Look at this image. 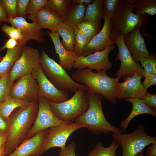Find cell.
Returning a JSON list of instances; mask_svg holds the SVG:
<instances>
[{
	"label": "cell",
	"instance_id": "obj_1",
	"mask_svg": "<svg viewBox=\"0 0 156 156\" xmlns=\"http://www.w3.org/2000/svg\"><path fill=\"white\" fill-rule=\"evenodd\" d=\"M38 110V101H34L10 115L8 139L5 146L6 156L12 153L25 139L34 122Z\"/></svg>",
	"mask_w": 156,
	"mask_h": 156
},
{
	"label": "cell",
	"instance_id": "obj_2",
	"mask_svg": "<svg viewBox=\"0 0 156 156\" xmlns=\"http://www.w3.org/2000/svg\"><path fill=\"white\" fill-rule=\"evenodd\" d=\"M87 92L88 99V109L75 122L82 124L89 131L97 135L107 134L110 132L113 134L122 133L121 129L111 125L105 117L102 106L103 96L89 89Z\"/></svg>",
	"mask_w": 156,
	"mask_h": 156
},
{
	"label": "cell",
	"instance_id": "obj_3",
	"mask_svg": "<svg viewBox=\"0 0 156 156\" xmlns=\"http://www.w3.org/2000/svg\"><path fill=\"white\" fill-rule=\"evenodd\" d=\"M92 70L89 68L77 70L71 77L75 81L86 85L91 91L102 95L111 104H116L117 85L122 77L112 78L106 71L95 73Z\"/></svg>",
	"mask_w": 156,
	"mask_h": 156
},
{
	"label": "cell",
	"instance_id": "obj_4",
	"mask_svg": "<svg viewBox=\"0 0 156 156\" xmlns=\"http://www.w3.org/2000/svg\"><path fill=\"white\" fill-rule=\"evenodd\" d=\"M131 0H120L115 13L110 20L112 33L123 36L132 32L138 25L144 28L149 21L148 16L140 15L132 11Z\"/></svg>",
	"mask_w": 156,
	"mask_h": 156
},
{
	"label": "cell",
	"instance_id": "obj_5",
	"mask_svg": "<svg viewBox=\"0 0 156 156\" xmlns=\"http://www.w3.org/2000/svg\"><path fill=\"white\" fill-rule=\"evenodd\" d=\"M39 64L46 76L58 89L74 92L80 89H88L86 85L73 80L66 70L44 51L40 53Z\"/></svg>",
	"mask_w": 156,
	"mask_h": 156
},
{
	"label": "cell",
	"instance_id": "obj_6",
	"mask_svg": "<svg viewBox=\"0 0 156 156\" xmlns=\"http://www.w3.org/2000/svg\"><path fill=\"white\" fill-rule=\"evenodd\" d=\"M52 110L60 120L73 122L84 113L89 107L87 91L80 89L75 92L70 99L60 103L49 100Z\"/></svg>",
	"mask_w": 156,
	"mask_h": 156
},
{
	"label": "cell",
	"instance_id": "obj_7",
	"mask_svg": "<svg viewBox=\"0 0 156 156\" xmlns=\"http://www.w3.org/2000/svg\"><path fill=\"white\" fill-rule=\"evenodd\" d=\"M112 137L122 147V156H135L146 146L156 141V137L148 135L142 124L138 125L131 133L113 134Z\"/></svg>",
	"mask_w": 156,
	"mask_h": 156
},
{
	"label": "cell",
	"instance_id": "obj_8",
	"mask_svg": "<svg viewBox=\"0 0 156 156\" xmlns=\"http://www.w3.org/2000/svg\"><path fill=\"white\" fill-rule=\"evenodd\" d=\"M85 127L82 124L75 122L63 123L50 128L40 147L39 154L54 147L64 148L69 136L75 131Z\"/></svg>",
	"mask_w": 156,
	"mask_h": 156
},
{
	"label": "cell",
	"instance_id": "obj_9",
	"mask_svg": "<svg viewBox=\"0 0 156 156\" xmlns=\"http://www.w3.org/2000/svg\"><path fill=\"white\" fill-rule=\"evenodd\" d=\"M38 102V110L37 116L25 139H29L43 130L69 122L62 121L55 115L51 109L48 99L40 96Z\"/></svg>",
	"mask_w": 156,
	"mask_h": 156
},
{
	"label": "cell",
	"instance_id": "obj_10",
	"mask_svg": "<svg viewBox=\"0 0 156 156\" xmlns=\"http://www.w3.org/2000/svg\"><path fill=\"white\" fill-rule=\"evenodd\" d=\"M40 55L37 49L24 45L20 56L9 72L11 80L14 82L23 75L31 74L39 64Z\"/></svg>",
	"mask_w": 156,
	"mask_h": 156
},
{
	"label": "cell",
	"instance_id": "obj_11",
	"mask_svg": "<svg viewBox=\"0 0 156 156\" xmlns=\"http://www.w3.org/2000/svg\"><path fill=\"white\" fill-rule=\"evenodd\" d=\"M114 44L108 46L104 50L96 52L87 56H77L73 68L77 70L86 67L96 72L108 71L112 67V63L108 58L110 52L114 48Z\"/></svg>",
	"mask_w": 156,
	"mask_h": 156
},
{
	"label": "cell",
	"instance_id": "obj_12",
	"mask_svg": "<svg viewBox=\"0 0 156 156\" xmlns=\"http://www.w3.org/2000/svg\"><path fill=\"white\" fill-rule=\"evenodd\" d=\"M13 83L10 96L30 102L38 101L39 97L38 83L31 74L23 75Z\"/></svg>",
	"mask_w": 156,
	"mask_h": 156
},
{
	"label": "cell",
	"instance_id": "obj_13",
	"mask_svg": "<svg viewBox=\"0 0 156 156\" xmlns=\"http://www.w3.org/2000/svg\"><path fill=\"white\" fill-rule=\"evenodd\" d=\"M111 37L114 44L117 46L118 52L116 60H119L121 64L119 70L115 73L116 76L131 77L137 73L138 63H136L126 46L124 41L123 36L112 33Z\"/></svg>",
	"mask_w": 156,
	"mask_h": 156
},
{
	"label": "cell",
	"instance_id": "obj_14",
	"mask_svg": "<svg viewBox=\"0 0 156 156\" xmlns=\"http://www.w3.org/2000/svg\"><path fill=\"white\" fill-rule=\"evenodd\" d=\"M31 74L38 83L39 97H43L56 103H61L68 99V92L56 88L46 76L40 64L34 70Z\"/></svg>",
	"mask_w": 156,
	"mask_h": 156
},
{
	"label": "cell",
	"instance_id": "obj_15",
	"mask_svg": "<svg viewBox=\"0 0 156 156\" xmlns=\"http://www.w3.org/2000/svg\"><path fill=\"white\" fill-rule=\"evenodd\" d=\"M142 77L140 74L136 73L132 76L125 77L124 81L118 82L116 90L117 99L129 98L141 99L147 92L141 82Z\"/></svg>",
	"mask_w": 156,
	"mask_h": 156
},
{
	"label": "cell",
	"instance_id": "obj_16",
	"mask_svg": "<svg viewBox=\"0 0 156 156\" xmlns=\"http://www.w3.org/2000/svg\"><path fill=\"white\" fill-rule=\"evenodd\" d=\"M8 22L12 27L21 31L23 36L22 42L27 44L28 41L33 40L41 44L44 42L46 34L40 28L37 21L29 23L24 18L17 17L8 18Z\"/></svg>",
	"mask_w": 156,
	"mask_h": 156
},
{
	"label": "cell",
	"instance_id": "obj_17",
	"mask_svg": "<svg viewBox=\"0 0 156 156\" xmlns=\"http://www.w3.org/2000/svg\"><path fill=\"white\" fill-rule=\"evenodd\" d=\"M104 24L101 30L89 42L84 49L82 55L87 56L94 53L104 50L114 44L111 37L112 33L110 18L104 15Z\"/></svg>",
	"mask_w": 156,
	"mask_h": 156
},
{
	"label": "cell",
	"instance_id": "obj_18",
	"mask_svg": "<svg viewBox=\"0 0 156 156\" xmlns=\"http://www.w3.org/2000/svg\"><path fill=\"white\" fill-rule=\"evenodd\" d=\"M138 25L131 32L123 36L124 43L135 62L138 63L142 58L149 56L144 39Z\"/></svg>",
	"mask_w": 156,
	"mask_h": 156
},
{
	"label": "cell",
	"instance_id": "obj_19",
	"mask_svg": "<svg viewBox=\"0 0 156 156\" xmlns=\"http://www.w3.org/2000/svg\"><path fill=\"white\" fill-rule=\"evenodd\" d=\"M48 130V129L40 131L31 137L25 139L12 153L6 156H29L39 154Z\"/></svg>",
	"mask_w": 156,
	"mask_h": 156
},
{
	"label": "cell",
	"instance_id": "obj_20",
	"mask_svg": "<svg viewBox=\"0 0 156 156\" xmlns=\"http://www.w3.org/2000/svg\"><path fill=\"white\" fill-rule=\"evenodd\" d=\"M53 44L55 52L58 55L59 64L65 70L70 71L73 68L75 59L77 56L75 51L67 50L62 44L60 36L57 32L52 33L46 30Z\"/></svg>",
	"mask_w": 156,
	"mask_h": 156
},
{
	"label": "cell",
	"instance_id": "obj_21",
	"mask_svg": "<svg viewBox=\"0 0 156 156\" xmlns=\"http://www.w3.org/2000/svg\"><path fill=\"white\" fill-rule=\"evenodd\" d=\"M124 100L130 102L132 105V110L129 116L122 120L120 124V127L122 132H125L132 119L135 116L141 114H147L156 117V109L146 105L139 98H127Z\"/></svg>",
	"mask_w": 156,
	"mask_h": 156
},
{
	"label": "cell",
	"instance_id": "obj_22",
	"mask_svg": "<svg viewBox=\"0 0 156 156\" xmlns=\"http://www.w3.org/2000/svg\"><path fill=\"white\" fill-rule=\"evenodd\" d=\"M36 20L41 29H47L55 33L63 19L45 5L38 13Z\"/></svg>",
	"mask_w": 156,
	"mask_h": 156
},
{
	"label": "cell",
	"instance_id": "obj_23",
	"mask_svg": "<svg viewBox=\"0 0 156 156\" xmlns=\"http://www.w3.org/2000/svg\"><path fill=\"white\" fill-rule=\"evenodd\" d=\"M26 44L21 41L14 48L7 49L5 56L0 62V77L8 73L20 56L23 47Z\"/></svg>",
	"mask_w": 156,
	"mask_h": 156
},
{
	"label": "cell",
	"instance_id": "obj_24",
	"mask_svg": "<svg viewBox=\"0 0 156 156\" xmlns=\"http://www.w3.org/2000/svg\"><path fill=\"white\" fill-rule=\"evenodd\" d=\"M86 5L83 4L72 2L62 22L75 30L77 25L84 21Z\"/></svg>",
	"mask_w": 156,
	"mask_h": 156
},
{
	"label": "cell",
	"instance_id": "obj_25",
	"mask_svg": "<svg viewBox=\"0 0 156 156\" xmlns=\"http://www.w3.org/2000/svg\"><path fill=\"white\" fill-rule=\"evenodd\" d=\"M104 16L103 0H94L86 7L83 21L93 23L100 27Z\"/></svg>",
	"mask_w": 156,
	"mask_h": 156
},
{
	"label": "cell",
	"instance_id": "obj_26",
	"mask_svg": "<svg viewBox=\"0 0 156 156\" xmlns=\"http://www.w3.org/2000/svg\"><path fill=\"white\" fill-rule=\"evenodd\" d=\"M30 103L9 96L4 102L0 104V116L4 119L9 121L10 115L15 109L25 107Z\"/></svg>",
	"mask_w": 156,
	"mask_h": 156
},
{
	"label": "cell",
	"instance_id": "obj_27",
	"mask_svg": "<svg viewBox=\"0 0 156 156\" xmlns=\"http://www.w3.org/2000/svg\"><path fill=\"white\" fill-rule=\"evenodd\" d=\"M57 32L62 38L61 43L64 47L68 51H74L75 30L69 25L62 22L57 26Z\"/></svg>",
	"mask_w": 156,
	"mask_h": 156
},
{
	"label": "cell",
	"instance_id": "obj_28",
	"mask_svg": "<svg viewBox=\"0 0 156 156\" xmlns=\"http://www.w3.org/2000/svg\"><path fill=\"white\" fill-rule=\"evenodd\" d=\"M133 4L132 12L135 14L143 15L147 13L151 15L156 14V0H131Z\"/></svg>",
	"mask_w": 156,
	"mask_h": 156
},
{
	"label": "cell",
	"instance_id": "obj_29",
	"mask_svg": "<svg viewBox=\"0 0 156 156\" xmlns=\"http://www.w3.org/2000/svg\"><path fill=\"white\" fill-rule=\"evenodd\" d=\"M119 146L113 140L108 147L104 146L102 143L99 142L89 153L87 156H118L116 151Z\"/></svg>",
	"mask_w": 156,
	"mask_h": 156
},
{
	"label": "cell",
	"instance_id": "obj_30",
	"mask_svg": "<svg viewBox=\"0 0 156 156\" xmlns=\"http://www.w3.org/2000/svg\"><path fill=\"white\" fill-rule=\"evenodd\" d=\"M72 2L70 0H48L46 6L63 19Z\"/></svg>",
	"mask_w": 156,
	"mask_h": 156
},
{
	"label": "cell",
	"instance_id": "obj_31",
	"mask_svg": "<svg viewBox=\"0 0 156 156\" xmlns=\"http://www.w3.org/2000/svg\"><path fill=\"white\" fill-rule=\"evenodd\" d=\"M48 0H30L27 9V17L34 22L36 20L37 14L46 5Z\"/></svg>",
	"mask_w": 156,
	"mask_h": 156
},
{
	"label": "cell",
	"instance_id": "obj_32",
	"mask_svg": "<svg viewBox=\"0 0 156 156\" xmlns=\"http://www.w3.org/2000/svg\"><path fill=\"white\" fill-rule=\"evenodd\" d=\"M100 27L93 23L83 21L77 25V28L86 36L89 42L100 31Z\"/></svg>",
	"mask_w": 156,
	"mask_h": 156
},
{
	"label": "cell",
	"instance_id": "obj_33",
	"mask_svg": "<svg viewBox=\"0 0 156 156\" xmlns=\"http://www.w3.org/2000/svg\"><path fill=\"white\" fill-rule=\"evenodd\" d=\"M13 83L9 73L0 77V104L10 96V90Z\"/></svg>",
	"mask_w": 156,
	"mask_h": 156
},
{
	"label": "cell",
	"instance_id": "obj_34",
	"mask_svg": "<svg viewBox=\"0 0 156 156\" xmlns=\"http://www.w3.org/2000/svg\"><path fill=\"white\" fill-rule=\"evenodd\" d=\"M75 30L74 51L77 57L82 55L83 51L89 41L86 36L77 28Z\"/></svg>",
	"mask_w": 156,
	"mask_h": 156
},
{
	"label": "cell",
	"instance_id": "obj_35",
	"mask_svg": "<svg viewBox=\"0 0 156 156\" xmlns=\"http://www.w3.org/2000/svg\"><path fill=\"white\" fill-rule=\"evenodd\" d=\"M140 62L146 73L151 75H156V58L155 55L150 54L148 56L141 59Z\"/></svg>",
	"mask_w": 156,
	"mask_h": 156
},
{
	"label": "cell",
	"instance_id": "obj_36",
	"mask_svg": "<svg viewBox=\"0 0 156 156\" xmlns=\"http://www.w3.org/2000/svg\"><path fill=\"white\" fill-rule=\"evenodd\" d=\"M119 0H103L104 15L111 19L114 15L118 8Z\"/></svg>",
	"mask_w": 156,
	"mask_h": 156
},
{
	"label": "cell",
	"instance_id": "obj_37",
	"mask_svg": "<svg viewBox=\"0 0 156 156\" xmlns=\"http://www.w3.org/2000/svg\"><path fill=\"white\" fill-rule=\"evenodd\" d=\"M137 73L140 74L142 77H145V79L142 83L146 90L151 86L156 85V75H152L147 73L144 69L141 68L139 63Z\"/></svg>",
	"mask_w": 156,
	"mask_h": 156
},
{
	"label": "cell",
	"instance_id": "obj_38",
	"mask_svg": "<svg viewBox=\"0 0 156 156\" xmlns=\"http://www.w3.org/2000/svg\"><path fill=\"white\" fill-rule=\"evenodd\" d=\"M2 1L8 18H15L17 17V0Z\"/></svg>",
	"mask_w": 156,
	"mask_h": 156
},
{
	"label": "cell",
	"instance_id": "obj_39",
	"mask_svg": "<svg viewBox=\"0 0 156 156\" xmlns=\"http://www.w3.org/2000/svg\"><path fill=\"white\" fill-rule=\"evenodd\" d=\"M1 29L10 38L14 39L18 41H21L23 40V36L21 31L18 29L12 26L3 25L1 27Z\"/></svg>",
	"mask_w": 156,
	"mask_h": 156
},
{
	"label": "cell",
	"instance_id": "obj_40",
	"mask_svg": "<svg viewBox=\"0 0 156 156\" xmlns=\"http://www.w3.org/2000/svg\"><path fill=\"white\" fill-rule=\"evenodd\" d=\"M30 0H17V17L27 18L26 12Z\"/></svg>",
	"mask_w": 156,
	"mask_h": 156
},
{
	"label": "cell",
	"instance_id": "obj_41",
	"mask_svg": "<svg viewBox=\"0 0 156 156\" xmlns=\"http://www.w3.org/2000/svg\"><path fill=\"white\" fill-rule=\"evenodd\" d=\"M76 148L75 143L74 142H72L64 148L60 150L58 156H76Z\"/></svg>",
	"mask_w": 156,
	"mask_h": 156
},
{
	"label": "cell",
	"instance_id": "obj_42",
	"mask_svg": "<svg viewBox=\"0 0 156 156\" xmlns=\"http://www.w3.org/2000/svg\"><path fill=\"white\" fill-rule=\"evenodd\" d=\"M147 105L156 109V94L147 92L141 99Z\"/></svg>",
	"mask_w": 156,
	"mask_h": 156
},
{
	"label": "cell",
	"instance_id": "obj_43",
	"mask_svg": "<svg viewBox=\"0 0 156 156\" xmlns=\"http://www.w3.org/2000/svg\"><path fill=\"white\" fill-rule=\"evenodd\" d=\"M18 44V41L12 38L7 40L5 44L0 48V52H2L5 49H12L15 48Z\"/></svg>",
	"mask_w": 156,
	"mask_h": 156
},
{
	"label": "cell",
	"instance_id": "obj_44",
	"mask_svg": "<svg viewBox=\"0 0 156 156\" xmlns=\"http://www.w3.org/2000/svg\"><path fill=\"white\" fill-rule=\"evenodd\" d=\"M8 17L2 0H0V26L3 22H8Z\"/></svg>",
	"mask_w": 156,
	"mask_h": 156
},
{
	"label": "cell",
	"instance_id": "obj_45",
	"mask_svg": "<svg viewBox=\"0 0 156 156\" xmlns=\"http://www.w3.org/2000/svg\"><path fill=\"white\" fill-rule=\"evenodd\" d=\"M9 122L0 116V134L8 133L9 129Z\"/></svg>",
	"mask_w": 156,
	"mask_h": 156
},
{
	"label": "cell",
	"instance_id": "obj_46",
	"mask_svg": "<svg viewBox=\"0 0 156 156\" xmlns=\"http://www.w3.org/2000/svg\"><path fill=\"white\" fill-rule=\"evenodd\" d=\"M145 156H156V141L146 150Z\"/></svg>",
	"mask_w": 156,
	"mask_h": 156
},
{
	"label": "cell",
	"instance_id": "obj_47",
	"mask_svg": "<svg viewBox=\"0 0 156 156\" xmlns=\"http://www.w3.org/2000/svg\"><path fill=\"white\" fill-rule=\"evenodd\" d=\"M8 138V133L0 134V151L5 147Z\"/></svg>",
	"mask_w": 156,
	"mask_h": 156
},
{
	"label": "cell",
	"instance_id": "obj_48",
	"mask_svg": "<svg viewBox=\"0 0 156 156\" xmlns=\"http://www.w3.org/2000/svg\"><path fill=\"white\" fill-rule=\"evenodd\" d=\"M92 1V0H74L72 1V2L75 3L83 4L88 5Z\"/></svg>",
	"mask_w": 156,
	"mask_h": 156
},
{
	"label": "cell",
	"instance_id": "obj_49",
	"mask_svg": "<svg viewBox=\"0 0 156 156\" xmlns=\"http://www.w3.org/2000/svg\"><path fill=\"white\" fill-rule=\"evenodd\" d=\"M5 147H4L0 151V156H5Z\"/></svg>",
	"mask_w": 156,
	"mask_h": 156
},
{
	"label": "cell",
	"instance_id": "obj_50",
	"mask_svg": "<svg viewBox=\"0 0 156 156\" xmlns=\"http://www.w3.org/2000/svg\"><path fill=\"white\" fill-rule=\"evenodd\" d=\"M144 150H143L140 153H139L135 156H144Z\"/></svg>",
	"mask_w": 156,
	"mask_h": 156
},
{
	"label": "cell",
	"instance_id": "obj_51",
	"mask_svg": "<svg viewBox=\"0 0 156 156\" xmlns=\"http://www.w3.org/2000/svg\"><path fill=\"white\" fill-rule=\"evenodd\" d=\"M39 154L33 155L29 156H40Z\"/></svg>",
	"mask_w": 156,
	"mask_h": 156
},
{
	"label": "cell",
	"instance_id": "obj_52",
	"mask_svg": "<svg viewBox=\"0 0 156 156\" xmlns=\"http://www.w3.org/2000/svg\"><path fill=\"white\" fill-rule=\"evenodd\" d=\"M2 59H3V57H0V62L1 61Z\"/></svg>",
	"mask_w": 156,
	"mask_h": 156
}]
</instances>
